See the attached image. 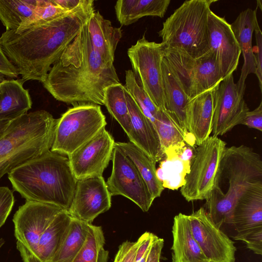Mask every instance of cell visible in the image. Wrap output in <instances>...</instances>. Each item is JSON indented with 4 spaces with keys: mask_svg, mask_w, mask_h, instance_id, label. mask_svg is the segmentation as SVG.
I'll return each instance as SVG.
<instances>
[{
    "mask_svg": "<svg viewBox=\"0 0 262 262\" xmlns=\"http://www.w3.org/2000/svg\"><path fill=\"white\" fill-rule=\"evenodd\" d=\"M94 1L83 0L76 8L48 22L6 31L0 46L21 79L43 82L95 11Z\"/></svg>",
    "mask_w": 262,
    "mask_h": 262,
    "instance_id": "1",
    "label": "cell"
},
{
    "mask_svg": "<svg viewBox=\"0 0 262 262\" xmlns=\"http://www.w3.org/2000/svg\"><path fill=\"white\" fill-rule=\"evenodd\" d=\"M120 83L114 63L106 62L93 48L87 22L51 67L42 84L56 100L74 106L103 105L105 89Z\"/></svg>",
    "mask_w": 262,
    "mask_h": 262,
    "instance_id": "2",
    "label": "cell"
},
{
    "mask_svg": "<svg viewBox=\"0 0 262 262\" xmlns=\"http://www.w3.org/2000/svg\"><path fill=\"white\" fill-rule=\"evenodd\" d=\"M8 174L14 190L26 201L70 208L77 180L66 156L49 150Z\"/></svg>",
    "mask_w": 262,
    "mask_h": 262,
    "instance_id": "3",
    "label": "cell"
},
{
    "mask_svg": "<svg viewBox=\"0 0 262 262\" xmlns=\"http://www.w3.org/2000/svg\"><path fill=\"white\" fill-rule=\"evenodd\" d=\"M259 183H262L260 156L244 145L226 147L204 208L221 228L224 224H230L233 208L240 196Z\"/></svg>",
    "mask_w": 262,
    "mask_h": 262,
    "instance_id": "4",
    "label": "cell"
},
{
    "mask_svg": "<svg viewBox=\"0 0 262 262\" xmlns=\"http://www.w3.org/2000/svg\"><path fill=\"white\" fill-rule=\"evenodd\" d=\"M56 119L45 110L11 121L0 137V179L29 160L50 150Z\"/></svg>",
    "mask_w": 262,
    "mask_h": 262,
    "instance_id": "5",
    "label": "cell"
},
{
    "mask_svg": "<svg viewBox=\"0 0 262 262\" xmlns=\"http://www.w3.org/2000/svg\"><path fill=\"white\" fill-rule=\"evenodd\" d=\"M215 0L185 1L163 23L158 32L164 47L183 51L193 58L208 51V20Z\"/></svg>",
    "mask_w": 262,
    "mask_h": 262,
    "instance_id": "6",
    "label": "cell"
},
{
    "mask_svg": "<svg viewBox=\"0 0 262 262\" xmlns=\"http://www.w3.org/2000/svg\"><path fill=\"white\" fill-rule=\"evenodd\" d=\"M100 106L82 104L73 106L56 119L51 151L69 156L105 127Z\"/></svg>",
    "mask_w": 262,
    "mask_h": 262,
    "instance_id": "7",
    "label": "cell"
},
{
    "mask_svg": "<svg viewBox=\"0 0 262 262\" xmlns=\"http://www.w3.org/2000/svg\"><path fill=\"white\" fill-rule=\"evenodd\" d=\"M63 210L54 205L26 201L14 215L16 247L24 262H37L46 230Z\"/></svg>",
    "mask_w": 262,
    "mask_h": 262,
    "instance_id": "8",
    "label": "cell"
},
{
    "mask_svg": "<svg viewBox=\"0 0 262 262\" xmlns=\"http://www.w3.org/2000/svg\"><path fill=\"white\" fill-rule=\"evenodd\" d=\"M226 145L218 137L211 136L195 148L189 171L180 189L187 201L206 200L209 196Z\"/></svg>",
    "mask_w": 262,
    "mask_h": 262,
    "instance_id": "9",
    "label": "cell"
},
{
    "mask_svg": "<svg viewBox=\"0 0 262 262\" xmlns=\"http://www.w3.org/2000/svg\"><path fill=\"white\" fill-rule=\"evenodd\" d=\"M163 50L164 57L174 71L189 99L214 88L223 79L209 51L200 57L193 58L180 50L163 47Z\"/></svg>",
    "mask_w": 262,
    "mask_h": 262,
    "instance_id": "10",
    "label": "cell"
},
{
    "mask_svg": "<svg viewBox=\"0 0 262 262\" xmlns=\"http://www.w3.org/2000/svg\"><path fill=\"white\" fill-rule=\"evenodd\" d=\"M127 55L138 84L159 110L165 111L162 43L149 41L143 35L128 48Z\"/></svg>",
    "mask_w": 262,
    "mask_h": 262,
    "instance_id": "11",
    "label": "cell"
},
{
    "mask_svg": "<svg viewBox=\"0 0 262 262\" xmlns=\"http://www.w3.org/2000/svg\"><path fill=\"white\" fill-rule=\"evenodd\" d=\"M112 170L106 184L111 195H122L135 203L143 212L150 208L154 200L148 187L131 160L115 145Z\"/></svg>",
    "mask_w": 262,
    "mask_h": 262,
    "instance_id": "12",
    "label": "cell"
},
{
    "mask_svg": "<svg viewBox=\"0 0 262 262\" xmlns=\"http://www.w3.org/2000/svg\"><path fill=\"white\" fill-rule=\"evenodd\" d=\"M191 233L210 262H235L234 242L218 227L204 207L187 215Z\"/></svg>",
    "mask_w": 262,
    "mask_h": 262,
    "instance_id": "13",
    "label": "cell"
},
{
    "mask_svg": "<svg viewBox=\"0 0 262 262\" xmlns=\"http://www.w3.org/2000/svg\"><path fill=\"white\" fill-rule=\"evenodd\" d=\"M212 134L222 136L242 124L249 108L238 91L233 74L221 80L213 89Z\"/></svg>",
    "mask_w": 262,
    "mask_h": 262,
    "instance_id": "14",
    "label": "cell"
},
{
    "mask_svg": "<svg viewBox=\"0 0 262 262\" xmlns=\"http://www.w3.org/2000/svg\"><path fill=\"white\" fill-rule=\"evenodd\" d=\"M115 144L113 137L104 128L68 156L76 180L102 176L112 159Z\"/></svg>",
    "mask_w": 262,
    "mask_h": 262,
    "instance_id": "15",
    "label": "cell"
},
{
    "mask_svg": "<svg viewBox=\"0 0 262 262\" xmlns=\"http://www.w3.org/2000/svg\"><path fill=\"white\" fill-rule=\"evenodd\" d=\"M111 197L102 176L77 180L68 212L73 219L92 224L99 215L110 209Z\"/></svg>",
    "mask_w": 262,
    "mask_h": 262,
    "instance_id": "16",
    "label": "cell"
},
{
    "mask_svg": "<svg viewBox=\"0 0 262 262\" xmlns=\"http://www.w3.org/2000/svg\"><path fill=\"white\" fill-rule=\"evenodd\" d=\"M208 41L209 51L213 55L223 78L233 74L241 54L239 45L230 24L224 17L211 10L208 15Z\"/></svg>",
    "mask_w": 262,
    "mask_h": 262,
    "instance_id": "17",
    "label": "cell"
},
{
    "mask_svg": "<svg viewBox=\"0 0 262 262\" xmlns=\"http://www.w3.org/2000/svg\"><path fill=\"white\" fill-rule=\"evenodd\" d=\"M125 96L131 123L132 135L129 141L156 163L161 161L165 156L155 125L144 115L125 88Z\"/></svg>",
    "mask_w": 262,
    "mask_h": 262,
    "instance_id": "18",
    "label": "cell"
},
{
    "mask_svg": "<svg viewBox=\"0 0 262 262\" xmlns=\"http://www.w3.org/2000/svg\"><path fill=\"white\" fill-rule=\"evenodd\" d=\"M256 9L247 8L241 12L230 24L244 58L239 78L236 83L239 92L244 95L246 79L250 74L256 73V62L252 45V35L258 23Z\"/></svg>",
    "mask_w": 262,
    "mask_h": 262,
    "instance_id": "19",
    "label": "cell"
},
{
    "mask_svg": "<svg viewBox=\"0 0 262 262\" xmlns=\"http://www.w3.org/2000/svg\"><path fill=\"white\" fill-rule=\"evenodd\" d=\"M213 88L190 98L186 106L187 131L199 145L212 133L213 112Z\"/></svg>",
    "mask_w": 262,
    "mask_h": 262,
    "instance_id": "20",
    "label": "cell"
},
{
    "mask_svg": "<svg viewBox=\"0 0 262 262\" xmlns=\"http://www.w3.org/2000/svg\"><path fill=\"white\" fill-rule=\"evenodd\" d=\"M154 125L166 158L179 155L186 145L195 148L194 136L185 133L166 111H158Z\"/></svg>",
    "mask_w": 262,
    "mask_h": 262,
    "instance_id": "21",
    "label": "cell"
},
{
    "mask_svg": "<svg viewBox=\"0 0 262 262\" xmlns=\"http://www.w3.org/2000/svg\"><path fill=\"white\" fill-rule=\"evenodd\" d=\"M88 27L94 49L106 62L113 63L116 48L122 36L121 28L113 27L98 11L91 15Z\"/></svg>",
    "mask_w": 262,
    "mask_h": 262,
    "instance_id": "22",
    "label": "cell"
},
{
    "mask_svg": "<svg viewBox=\"0 0 262 262\" xmlns=\"http://www.w3.org/2000/svg\"><path fill=\"white\" fill-rule=\"evenodd\" d=\"M172 233V262L209 261L191 233L187 215L180 213L174 217Z\"/></svg>",
    "mask_w": 262,
    "mask_h": 262,
    "instance_id": "23",
    "label": "cell"
},
{
    "mask_svg": "<svg viewBox=\"0 0 262 262\" xmlns=\"http://www.w3.org/2000/svg\"><path fill=\"white\" fill-rule=\"evenodd\" d=\"M230 224L237 232L262 226V183L249 188L238 199Z\"/></svg>",
    "mask_w": 262,
    "mask_h": 262,
    "instance_id": "24",
    "label": "cell"
},
{
    "mask_svg": "<svg viewBox=\"0 0 262 262\" xmlns=\"http://www.w3.org/2000/svg\"><path fill=\"white\" fill-rule=\"evenodd\" d=\"M165 111L185 132L187 129L186 106L190 99L184 92L171 67L163 57L162 61Z\"/></svg>",
    "mask_w": 262,
    "mask_h": 262,
    "instance_id": "25",
    "label": "cell"
},
{
    "mask_svg": "<svg viewBox=\"0 0 262 262\" xmlns=\"http://www.w3.org/2000/svg\"><path fill=\"white\" fill-rule=\"evenodd\" d=\"M23 79H5L0 83V120H12L24 114L32 107L28 90Z\"/></svg>",
    "mask_w": 262,
    "mask_h": 262,
    "instance_id": "26",
    "label": "cell"
},
{
    "mask_svg": "<svg viewBox=\"0 0 262 262\" xmlns=\"http://www.w3.org/2000/svg\"><path fill=\"white\" fill-rule=\"evenodd\" d=\"M170 3V0H119L115 10L120 24L128 26L144 16L163 18Z\"/></svg>",
    "mask_w": 262,
    "mask_h": 262,
    "instance_id": "27",
    "label": "cell"
},
{
    "mask_svg": "<svg viewBox=\"0 0 262 262\" xmlns=\"http://www.w3.org/2000/svg\"><path fill=\"white\" fill-rule=\"evenodd\" d=\"M119 148L133 162L145 182L152 199L160 197L164 187L156 176V162L132 142H117Z\"/></svg>",
    "mask_w": 262,
    "mask_h": 262,
    "instance_id": "28",
    "label": "cell"
},
{
    "mask_svg": "<svg viewBox=\"0 0 262 262\" xmlns=\"http://www.w3.org/2000/svg\"><path fill=\"white\" fill-rule=\"evenodd\" d=\"M72 220L67 210H62L55 216L46 231L39 250L38 262L51 261L68 233Z\"/></svg>",
    "mask_w": 262,
    "mask_h": 262,
    "instance_id": "29",
    "label": "cell"
},
{
    "mask_svg": "<svg viewBox=\"0 0 262 262\" xmlns=\"http://www.w3.org/2000/svg\"><path fill=\"white\" fill-rule=\"evenodd\" d=\"M36 0H0V20L6 31L14 30L32 23Z\"/></svg>",
    "mask_w": 262,
    "mask_h": 262,
    "instance_id": "30",
    "label": "cell"
},
{
    "mask_svg": "<svg viewBox=\"0 0 262 262\" xmlns=\"http://www.w3.org/2000/svg\"><path fill=\"white\" fill-rule=\"evenodd\" d=\"M104 105L129 139L132 135V128L124 85L120 83L107 87L104 92Z\"/></svg>",
    "mask_w": 262,
    "mask_h": 262,
    "instance_id": "31",
    "label": "cell"
},
{
    "mask_svg": "<svg viewBox=\"0 0 262 262\" xmlns=\"http://www.w3.org/2000/svg\"><path fill=\"white\" fill-rule=\"evenodd\" d=\"M89 225L72 218L68 233L50 262H72L85 242Z\"/></svg>",
    "mask_w": 262,
    "mask_h": 262,
    "instance_id": "32",
    "label": "cell"
},
{
    "mask_svg": "<svg viewBox=\"0 0 262 262\" xmlns=\"http://www.w3.org/2000/svg\"><path fill=\"white\" fill-rule=\"evenodd\" d=\"M105 238L101 226L89 224L86 239L72 262H107Z\"/></svg>",
    "mask_w": 262,
    "mask_h": 262,
    "instance_id": "33",
    "label": "cell"
},
{
    "mask_svg": "<svg viewBox=\"0 0 262 262\" xmlns=\"http://www.w3.org/2000/svg\"><path fill=\"white\" fill-rule=\"evenodd\" d=\"M190 163L182 160L178 155L166 158L161 162L163 181V187L175 190L184 184L185 177L189 172Z\"/></svg>",
    "mask_w": 262,
    "mask_h": 262,
    "instance_id": "34",
    "label": "cell"
},
{
    "mask_svg": "<svg viewBox=\"0 0 262 262\" xmlns=\"http://www.w3.org/2000/svg\"><path fill=\"white\" fill-rule=\"evenodd\" d=\"M124 86L144 115L154 124L155 117L159 110L154 104L145 92L138 84L132 70L125 71V84Z\"/></svg>",
    "mask_w": 262,
    "mask_h": 262,
    "instance_id": "35",
    "label": "cell"
},
{
    "mask_svg": "<svg viewBox=\"0 0 262 262\" xmlns=\"http://www.w3.org/2000/svg\"><path fill=\"white\" fill-rule=\"evenodd\" d=\"M69 11L61 7L54 0H36L35 18L32 23L28 25H36L48 22Z\"/></svg>",
    "mask_w": 262,
    "mask_h": 262,
    "instance_id": "36",
    "label": "cell"
},
{
    "mask_svg": "<svg viewBox=\"0 0 262 262\" xmlns=\"http://www.w3.org/2000/svg\"><path fill=\"white\" fill-rule=\"evenodd\" d=\"M236 241L245 243L248 249L255 254H262V226L247 229L239 232L233 236Z\"/></svg>",
    "mask_w": 262,
    "mask_h": 262,
    "instance_id": "37",
    "label": "cell"
},
{
    "mask_svg": "<svg viewBox=\"0 0 262 262\" xmlns=\"http://www.w3.org/2000/svg\"><path fill=\"white\" fill-rule=\"evenodd\" d=\"M14 203L12 191L7 187H0V228L10 213Z\"/></svg>",
    "mask_w": 262,
    "mask_h": 262,
    "instance_id": "38",
    "label": "cell"
},
{
    "mask_svg": "<svg viewBox=\"0 0 262 262\" xmlns=\"http://www.w3.org/2000/svg\"><path fill=\"white\" fill-rule=\"evenodd\" d=\"M139 241H126L119 247L114 262H135Z\"/></svg>",
    "mask_w": 262,
    "mask_h": 262,
    "instance_id": "39",
    "label": "cell"
},
{
    "mask_svg": "<svg viewBox=\"0 0 262 262\" xmlns=\"http://www.w3.org/2000/svg\"><path fill=\"white\" fill-rule=\"evenodd\" d=\"M256 40V53L254 54L256 62V73L260 90H262V32L257 23L254 29Z\"/></svg>",
    "mask_w": 262,
    "mask_h": 262,
    "instance_id": "40",
    "label": "cell"
},
{
    "mask_svg": "<svg viewBox=\"0 0 262 262\" xmlns=\"http://www.w3.org/2000/svg\"><path fill=\"white\" fill-rule=\"evenodd\" d=\"M242 125L262 131V101L254 110L248 112Z\"/></svg>",
    "mask_w": 262,
    "mask_h": 262,
    "instance_id": "41",
    "label": "cell"
},
{
    "mask_svg": "<svg viewBox=\"0 0 262 262\" xmlns=\"http://www.w3.org/2000/svg\"><path fill=\"white\" fill-rule=\"evenodd\" d=\"M0 73L11 78L19 75L15 67L8 59L0 46Z\"/></svg>",
    "mask_w": 262,
    "mask_h": 262,
    "instance_id": "42",
    "label": "cell"
},
{
    "mask_svg": "<svg viewBox=\"0 0 262 262\" xmlns=\"http://www.w3.org/2000/svg\"><path fill=\"white\" fill-rule=\"evenodd\" d=\"M163 245L164 239L157 236L152 244L147 262H160Z\"/></svg>",
    "mask_w": 262,
    "mask_h": 262,
    "instance_id": "43",
    "label": "cell"
},
{
    "mask_svg": "<svg viewBox=\"0 0 262 262\" xmlns=\"http://www.w3.org/2000/svg\"><path fill=\"white\" fill-rule=\"evenodd\" d=\"M83 0H54L62 8L71 10L78 7Z\"/></svg>",
    "mask_w": 262,
    "mask_h": 262,
    "instance_id": "44",
    "label": "cell"
},
{
    "mask_svg": "<svg viewBox=\"0 0 262 262\" xmlns=\"http://www.w3.org/2000/svg\"><path fill=\"white\" fill-rule=\"evenodd\" d=\"M11 121L9 120H0V137L3 134Z\"/></svg>",
    "mask_w": 262,
    "mask_h": 262,
    "instance_id": "45",
    "label": "cell"
},
{
    "mask_svg": "<svg viewBox=\"0 0 262 262\" xmlns=\"http://www.w3.org/2000/svg\"><path fill=\"white\" fill-rule=\"evenodd\" d=\"M5 80V76L0 73V83Z\"/></svg>",
    "mask_w": 262,
    "mask_h": 262,
    "instance_id": "46",
    "label": "cell"
},
{
    "mask_svg": "<svg viewBox=\"0 0 262 262\" xmlns=\"http://www.w3.org/2000/svg\"><path fill=\"white\" fill-rule=\"evenodd\" d=\"M5 241L3 238H0V248L2 247V246L4 244Z\"/></svg>",
    "mask_w": 262,
    "mask_h": 262,
    "instance_id": "47",
    "label": "cell"
},
{
    "mask_svg": "<svg viewBox=\"0 0 262 262\" xmlns=\"http://www.w3.org/2000/svg\"><path fill=\"white\" fill-rule=\"evenodd\" d=\"M257 6H259L260 9L261 10V1H257Z\"/></svg>",
    "mask_w": 262,
    "mask_h": 262,
    "instance_id": "48",
    "label": "cell"
},
{
    "mask_svg": "<svg viewBox=\"0 0 262 262\" xmlns=\"http://www.w3.org/2000/svg\"><path fill=\"white\" fill-rule=\"evenodd\" d=\"M207 262H210V261H207Z\"/></svg>",
    "mask_w": 262,
    "mask_h": 262,
    "instance_id": "49",
    "label": "cell"
}]
</instances>
